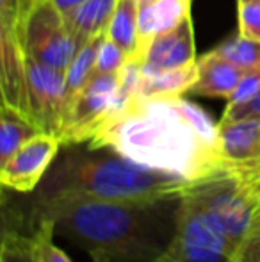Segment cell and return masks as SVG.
<instances>
[{
    "instance_id": "obj_19",
    "label": "cell",
    "mask_w": 260,
    "mask_h": 262,
    "mask_svg": "<svg viewBox=\"0 0 260 262\" xmlns=\"http://www.w3.org/2000/svg\"><path fill=\"white\" fill-rule=\"evenodd\" d=\"M105 32L100 36H94L89 41H86L79 49V52L75 54L73 61L69 62L68 70L64 72L66 77V88H68V102L72 97H75L79 91H82L86 88V84L97 73V55L100 43L104 41Z\"/></svg>"
},
{
    "instance_id": "obj_22",
    "label": "cell",
    "mask_w": 260,
    "mask_h": 262,
    "mask_svg": "<svg viewBox=\"0 0 260 262\" xmlns=\"http://www.w3.org/2000/svg\"><path fill=\"white\" fill-rule=\"evenodd\" d=\"M130 55L105 34L97 55V73H118L129 62Z\"/></svg>"
},
{
    "instance_id": "obj_10",
    "label": "cell",
    "mask_w": 260,
    "mask_h": 262,
    "mask_svg": "<svg viewBox=\"0 0 260 262\" xmlns=\"http://www.w3.org/2000/svg\"><path fill=\"white\" fill-rule=\"evenodd\" d=\"M134 57L141 62V68L146 72L178 70L196 64L198 59L191 16L185 18L177 27L141 43Z\"/></svg>"
},
{
    "instance_id": "obj_17",
    "label": "cell",
    "mask_w": 260,
    "mask_h": 262,
    "mask_svg": "<svg viewBox=\"0 0 260 262\" xmlns=\"http://www.w3.org/2000/svg\"><path fill=\"white\" fill-rule=\"evenodd\" d=\"M39 134V128L27 114L14 107L2 104L0 109V164L7 161L21 145Z\"/></svg>"
},
{
    "instance_id": "obj_9",
    "label": "cell",
    "mask_w": 260,
    "mask_h": 262,
    "mask_svg": "<svg viewBox=\"0 0 260 262\" xmlns=\"http://www.w3.org/2000/svg\"><path fill=\"white\" fill-rule=\"evenodd\" d=\"M61 146V139L54 134L39 132L31 138L4 164H0V182L4 189L32 194L56 161Z\"/></svg>"
},
{
    "instance_id": "obj_12",
    "label": "cell",
    "mask_w": 260,
    "mask_h": 262,
    "mask_svg": "<svg viewBox=\"0 0 260 262\" xmlns=\"http://www.w3.org/2000/svg\"><path fill=\"white\" fill-rule=\"evenodd\" d=\"M198 77L196 82L189 90L191 95L208 98H225L228 100L237 90L239 82L244 77V70L230 62L216 50L198 57Z\"/></svg>"
},
{
    "instance_id": "obj_1",
    "label": "cell",
    "mask_w": 260,
    "mask_h": 262,
    "mask_svg": "<svg viewBox=\"0 0 260 262\" xmlns=\"http://www.w3.org/2000/svg\"><path fill=\"white\" fill-rule=\"evenodd\" d=\"M187 180H201L228 164L219 146V123L184 97H132L89 141Z\"/></svg>"
},
{
    "instance_id": "obj_23",
    "label": "cell",
    "mask_w": 260,
    "mask_h": 262,
    "mask_svg": "<svg viewBox=\"0 0 260 262\" xmlns=\"http://www.w3.org/2000/svg\"><path fill=\"white\" fill-rule=\"evenodd\" d=\"M239 34L260 41V2L237 4Z\"/></svg>"
},
{
    "instance_id": "obj_15",
    "label": "cell",
    "mask_w": 260,
    "mask_h": 262,
    "mask_svg": "<svg viewBox=\"0 0 260 262\" xmlns=\"http://www.w3.org/2000/svg\"><path fill=\"white\" fill-rule=\"evenodd\" d=\"M116 4L118 0H86L75 9L64 13L66 27L84 45L91 38L107 31Z\"/></svg>"
},
{
    "instance_id": "obj_5",
    "label": "cell",
    "mask_w": 260,
    "mask_h": 262,
    "mask_svg": "<svg viewBox=\"0 0 260 262\" xmlns=\"http://www.w3.org/2000/svg\"><path fill=\"white\" fill-rule=\"evenodd\" d=\"M16 34L29 57L61 72L68 70L82 47L66 27L64 14L50 0H34Z\"/></svg>"
},
{
    "instance_id": "obj_4",
    "label": "cell",
    "mask_w": 260,
    "mask_h": 262,
    "mask_svg": "<svg viewBox=\"0 0 260 262\" xmlns=\"http://www.w3.org/2000/svg\"><path fill=\"white\" fill-rule=\"evenodd\" d=\"M235 245L193 194L182 196L173 241L157 262H232Z\"/></svg>"
},
{
    "instance_id": "obj_25",
    "label": "cell",
    "mask_w": 260,
    "mask_h": 262,
    "mask_svg": "<svg viewBox=\"0 0 260 262\" xmlns=\"http://www.w3.org/2000/svg\"><path fill=\"white\" fill-rule=\"evenodd\" d=\"M235 262H260V212L255 216L246 237L239 245L233 257Z\"/></svg>"
},
{
    "instance_id": "obj_28",
    "label": "cell",
    "mask_w": 260,
    "mask_h": 262,
    "mask_svg": "<svg viewBox=\"0 0 260 262\" xmlns=\"http://www.w3.org/2000/svg\"><path fill=\"white\" fill-rule=\"evenodd\" d=\"M232 262H235V260H232Z\"/></svg>"
},
{
    "instance_id": "obj_13",
    "label": "cell",
    "mask_w": 260,
    "mask_h": 262,
    "mask_svg": "<svg viewBox=\"0 0 260 262\" xmlns=\"http://www.w3.org/2000/svg\"><path fill=\"white\" fill-rule=\"evenodd\" d=\"M219 146L228 162L260 157V118L219 121Z\"/></svg>"
},
{
    "instance_id": "obj_2",
    "label": "cell",
    "mask_w": 260,
    "mask_h": 262,
    "mask_svg": "<svg viewBox=\"0 0 260 262\" xmlns=\"http://www.w3.org/2000/svg\"><path fill=\"white\" fill-rule=\"evenodd\" d=\"M182 198L97 200L29 194L34 216L52 220L56 235L91 257V262H157L177 230Z\"/></svg>"
},
{
    "instance_id": "obj_7",
    "label": "cell",
    "mask_w": 260,
    "mask_h": 262,
    "mask_svg": "<svg viewBox=\"0 0 260 262\" xmlns=\"http://www.w3.org/2000/svg\"><path fill=\"white\" fill-rule=\"evenodd\" d=\"M120 105V72L94 73L86 88L69 98L63 128L59 132L61 143H89Z\"/></svg>"
},
{
    "instance_id": "obj_6",
    "label": "cell",
    "mask_w": 260,
    "mask_h": 262,
    "mask_svg": "<svg viewBox=\"0 0 260 262\" xmlns=\"http://www.w3.org/2000/svg\"><path fill=\"white\" fill-rule=\"evenodd\" d=\"M189 194L203 205L235 248H239L257 214L253 202L239 180L225 168L210 177L195 180Z\"/></svg>"
},
{
    "instance_id": "obj_24",
    "label": "cell",
    "mask_w": 260,
    "mask_h": 262,
    "mask_svg": "<svg viewBox=\"0 0 260 262\" xmlns=\"http://www.w3.org/2000/svg\"><path fill=\"white\" fill-rule=\"evenodd\" d=\"M258 90H260V68H255L244 73L243 80L239 82L237 90L233 91L232 97L226 100L225 109H233V107L246 104L248 100H251V98L258 93Z\"/></svg>"
},
{
    "instance_id": "obj_3",
    "label": "cell",
    "mask_w": 260,
    "mask_h": 262,
    "mask_svg": "<svg viewBox=\"0 0 260 262\" xmlns=\"http://www.w3.org/2000/svg\"><path fill=\"white\" fill-rule=\"evenodd\" d=\"M193 180L146 168L109 146L89 143L63 145L39 187L31 194L49 198L155 200L182 198Z\"/></svg>"
},
{
    "instance_id": "obj_8",
    "label": "cell",
    "mask_w": 260,
    "mask_h": 262,
    "mask_svg": "<svg viewBox=\"0 0 260 262\" xmlns=\"http://www.w3.org/2000/svg\"><path fill=\"white\" fill-rule=\"evenodd\" d=\"M66 111L68 88L64 72L41 64L27 55V116L31 121L39 132L59 138Z\"/></svg>"
},
{
    "instance_id": "obj_14",
    "label": "cell",
    "mask_w": 260,
    "mask_h": 262,
    "mask_svg": "<svg viewBox=\"0 0 260 262\" xmlns=\"http://www.w3.org/2000/svg\"><path fill=\"white\" fill-rule=\"evenodd\" d=\"M191 16V0H139V45Z\"/></svg>"
},
{
    "instance_id": "obj_20",
    "label": "cell",
    "mask_w": 260,
    "mask_h": 262,
    "mask_svg": "<svg viewBox=\"0 0 260 262\" xmlns=\"http://www.w3.org/2000/svg\"><path fill=\"white\" fill-rule=\"evenodd\" d=\"M219 55L237 64L244 72L260 68V41L250 39L237 34L233 38L223 41L218 49H214Z\"/></svg>"
},
{
    "instance_id": "obj_18",
    "label": "cell",
    "mask_w": 260,
    "mask_h": 262,
    "mask_svg": "<svg viewBox=\"0 0 260 262\" xmlns=\"http://www.w3.org/2000/svg\"><path fill=\"white\" fill-rule=\"evenodd\" d=\"M139 0H118L109 27L105 31L109 39L118 43L130 57L139 50V21H137Z\"/></svg>"
},
{
    "instance_id": "obj_16",
    "label": "cell",
    "mask_w": 260,
    "mask_h": 262,
    "mask_svg": "<svg viewBox=\"0 0 260 262\" xmlns=\"http://www.w3.org/2000/svg\"><path fill=\"white\" fill-rule=\"evenodd\" d=\"M198 77V64L178 70L146 72L141 68L137 97H184Z\"/></svg>"
},
{
    "instance_id": "obj_27",
    "label": "cell",
    "mask_w": 260,
    "mask_h": 262,
    "mask_svg": "<svg viewBox=\"0 0 260 262\" xmlns=\"http://www.w3.org/2000/svg\"><path fill=\"white\" fill-rule=\"evenodd\" d=\"M250 2H260V0H237V4H250Z\"/></svg>"
},
{
    "instance_id": "obj_21",
    "label": "cell",
    "mask_w": 260,
    "mask_h": 262,
    "mask_svg": "<svg viewBox=\"0 0 260 262\" xmlns=\"http://www.w3.org/2000/svg\"><path fill=\"white\" fill-rule=\"evenodd\" d=\"M226 169L241 182L248 196L255 205V212H260V157L243 162H228ZM255 214V216H257Z\"/></svg>"
},
{
    "instance_id": "obj_11",
    "label": "cell",
    "mask_w": 260,
    "mask_h": 262,
    "mask_svg": "<svg viewBox=\"0 0 260 262\" xmlns=\"http://www.w3.org/2000/svg\"><path fill=\"white\" fill-rule=\"evenodd\" d=\"M2 104L27 114V55L16 32L0 29Z\"/></svg>"
},
{
    "instance_id": "obj_26",
    "label": "cell",
    "mask_w": 260,
    "mask_h": 262,
    "mask_svg": "<svg viewBox=\"0 0 260 262\" xmlns=\"http://www.w3.org/2000/svg\"><path fill=\"white\" fill-rule=\"evenodd\" d=\"M239 118H260V90L246 104L233 107V109H225L221 120L228 121V120H239Z\"/></svg>"
}]
</instances>
